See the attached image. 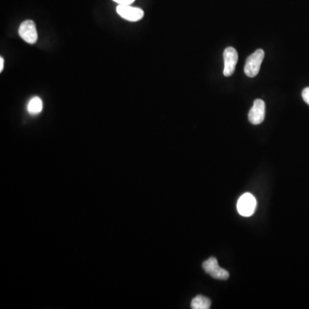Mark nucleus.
I'll list each match as a JSON object with an SVG mask.
<instances>
[{
  "label": "nucleus",
  "instance_id": "4",
  "mask_svg": "<svg viewBox=\"0 0 309 309\" xmlns=\"http://www.w3.org/2000/svg\"><path fill=\"white\" fill-rule=\"evenodd\" d=\"M223 61L224 68L223 75L225 76H230L236 71V64L238 62V53L234 47H227L223 52Z\"/></svg>",
  "mask_w": 309,
  "mask_h": 309
},
{
  "label": "nucleus",
  "instance_id": "5",
  "mask_svg": "<svg viewBox=\"0 0 309 309\" xmlns=\"http://www.w3.org/2000/svg\"><path fill=\"white\" fill-rule=\"evenodd\" d=\"M19 35L29 44H34L38 40L36 26L32 20L23 22L19 27Z\"/></svg>",
  "mask_w": 309,
  "mask_h": 309
},
{
  "label": "nucleus",
  "instance_id": "8",
  "mask_svg": "<svg viewBox=\"0 0 309 309\" xmlns=\"http://www.w3.org/2000/svg\"><path fill=\"white\" fill-rule=\"evenodd\" d=\"M211 306V301L208 297L198 296L191 301V307L192 309H209Z\"/></svg>",
  "mask_w": 309,
  "mask_h": 309
},
{
  "label": "nucleus",
  "instance_id": "11",
  "mask_svg": "<svg viewBox=\"0 0 309 309\" xmlns=\"http://www.w3.org/2000/svg\"><path fill=\"white\" fill-rule=\"evenodd\" d=\"M113 1L121 6H130L135 0H113Z\"/></svg>",
  "mask_w": 309,
  "mask_h": 309
},
{
  "label": "nucleus",
  "instance_id": "2",
  "mask_svg": "<svg viewBox=\"0 0 309 309\" xmlns=\"http://www.w3.org/2000/svg\"><path fill=\"white\" fill-rule=\"evenodd\" d=\"M203 269L205 271V273L215 279L227 280L229 277L228 272L219 266L218 260L214 257H210L209 260L203 263Z\"/></svg>",
  "mask_w": 309,
  "mask_h": 309
},
{
  "label": "nucleus",
  "instance_id": "1",
  "mask_svg": "<svg viewBox=\"0 0 309 309\" xmlns=\"http://www.w3.org/2000/svg\"><path fill=\"white\" fill-rule=\"evenodd\" d=\"M265 58V52L263 49H257L253 54L246 59L244 66V72L249 78H254L260 72V66Z\"/></svg>",
  "mask_w": 309,
  "mask_h": 309
},
{
  "label": "nucleus",
  "instance_id": "9",
  "mask_svg": "<svg viewBox=\"0 0 309 309\" xmlns=\"http://www.w3.org/2000/svg\"><path fill=\"white\" fill-rule=\"evenodd\" d=\"M42 108H43V103H42V101L39 97L32 98L29 101V104H28V111H29L30 114H33V115L41 113L42 111Z\"/></svg>",
  "mask_w": 309,
  "mask_h": 309
},
{
  "label": "nucleus",
  "instance_id": "10",
  "mask_svg": "<svg viewBox=\"0 0 309 309\" xmlns=\"http://www.w3.org/2000/svg\"><path fill=\"white\" fill-rule=\"evenodd\" d=\"M301 94H302V98H303L304 102H306L307 105H309V87L305 88Z\"/></svg>",
  "mask_w": 309,
  "mask_h": 309
},
{
  "label": "nucleus",
  "instance_id": "12",
  "mask_svg": "<svg viewBox=\"0 0 309 309\" xmlns=\"http://www.w3.org/2000/svg\"><path fill=\"white\" fill-rule=\"evenodd\" d=\"M4 69V59L1 57L0 58V72L3 71Z\"/></svg>",
  "mask_w": 309,
  "mask_h": 309
},
{
  "label": "nucleus",
  "instance_id": "7",
  "mask_svg": "<svg viewBox=\"0 0 309 309\" xmlns=\"http://www.w3.org/2000/svg\"><path fill=\"white\" fill-rule=\"evenodd\" d=\"M117 13L127 21L137 22L144 17V11L138 7H131V6H121L119 5L116 9Z\"/></svg>",
  "mask_w": 309,
  "mask_h": 309
},
{
  "label": "nucleus",
  "instance_id": "3",
  "mask_svg": "<svg viewBox=\"0 0 309 309\" xmlns=\"http://www.w3.org/2000/svg\"><path fill=\"white\" fill-rule=\"evenodd\" d=\"M256 199L251 194H245L237 202V210L242 217H251L256 209Z\"/></svg>",
  "mask_w": 309,
  "mask_h": 309
},
{
  "label": "nucleus",
  "instance_id": "6",
  "mask_svg": "<svg viewBox=\"0 0 309 309\" xmlns=\"http://www.w3.org/2000/svg\"><path fill=\"white\" fill-rule=\"evenodd\" d=\"M265 103L263 100L254 101V106L249 111L248 120L253 125H260L265 120Z\"/></svg>",
  "mask_w": 309,
  "mask_h": 309
}]
</instances>
